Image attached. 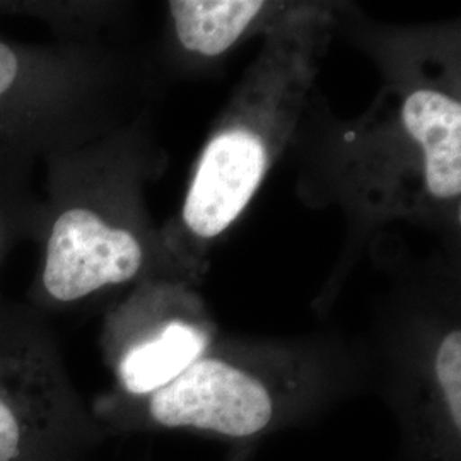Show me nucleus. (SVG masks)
<instances>
[{
	"label": "nucleus",
	"instance_id": "f257e3e1",
	"mask_svg": "<svg viewBox=\"0 0 461 461\" xmlns=\"http://www.w3.org/2000/svg\"><path fill=\"white\" fill-rule=\"evenodd\" d=\"M383 84L363 115L312 146L304 194L357 230L393 221L460 226V43L453 30L379 34Z\"/></svg>",
	"mask_w": 461,
	"mask_h": 461
},
{
	"label": "nucleus",
	"instance_id": "f03ea898",
	"mask_svg": "<svg viewBox=\"0 0 461 461\" xmlns=\"http://www.w3.org/2000/svg\"><path fill=\"white\" fill-rule=\"evenodd\" d=\"M159 161L135 116L43 163L40 260L28 289L33 310L66 313L165 277L161 228L146 200Z\"/></svg>",
	"mask_w": 461,
	"mask_h": 461
},
{
	"label": "nucleus",
	"instance_id": "7ed1b4c3",
	"mask_svg": "<svg viewBox=\"0 0 461 461\" xmlns=\"http://www.w3.org/2000/svg\"><path fill=\"white\" fill-rule=\"evenodd\" d=\"M339 24L325 4H293L264 34L198 152L182 209L161 228L165 276L194 284L209 248L247 212L296 139Z\"/></svg>",
	"mask_w": 461,
	"mask_h": 461
},
{
	"label": "nucleus",
	"instance_id": "20e7f679",
	"mask_svg": "<svg viewBox=\"0 0 461 461\" xmlns=\"http://www.w3.org/2000/svg\"><path fill=\"white\" fill-rule=\"evenodd\" d=\"M350 376L346 359L318 342L219 337L159 392L131 402L98 398L89 409L106 434L192 432L251 445L327 411Z\"/></svg>",
	"mask_w": 461,
	"mask_h": 461
},
{
	"label": "nucleus",
	"instance_id": "39448f33",
	"mask_svg": "<svg viewBox=\"0 0 461 461\" xmlns=\"http://www.w3.org/2000/svg\"><path fill=\"white\" fill-rule=\"evenodd\" d=\"M131 81L125 60L84 38L33 43L0 32V166L45 163L131 122Z\"/></svg>",
	"mask_w": 461,
	"mask_h": 461
},
{
	"label": "nucleus",
	"instance_id": "423d86ee",
	"mask_svg": "<svg viewBox=\"0 0 461 461\" xmlns=\"http://www.w3.org/2000/svg\"><path fill=\"white\" fill-rule=\"evenodd\" d=\"M106 436L47 316L0 296V461H81Z\"/></svg>",
	"mask_w": 461,
	"mask_h": 461
},
{
	"label": "nucleus",
	"instance_id": "0eeeda50",
	"mask_svg": "<svg viewBox=\"0 0 461 461\" xmlns=\"http://www.w3.org/2000/svg\"><path fill=\"white\" fill-rule=\"evenodd\" d=\"M219 339L214 320L190 282L152 277L116 297L101 330L113 384L99 398L131 402L152 395Z\"/></svg>",
	"mask_w": 461,
	"mask_h": 461
},
{
	"label": "nucleus",
	"instance_id": "6e6552de",
	"mask_svg": "<svg viewBox=\"0 0 461 461\" xmlns=\"http://www.w3.org/2000/svg\"><path fill=\"white\" fill-rule=\"evenodd\" d=\"M393 361L402 461H461L460 320L453 312L412 320Z\"/></svg>",
	"mask_w": 461,
	"mask_h": 461
},
{
	"label": "nucleus",
	"instance_id": "1a4fd4ad",
	"mask_svg": "<svg viewBox=\"0 0 461 461\" xmlns=\"http://www.w3.org/2000/svg\"><path fill=\"white\" fill-rule=\"evenodd\" d=\"M293 4L267 0H171L166 4L176 45L200 60H214L265 34Z\"/></svg>",
	"mask_w": 461,
	"mask_h": 461
},
{
	"label": "nucleus",
	"instance_id": "9d476101",
	"mask_svg": "<svg viewBox=\"0 0 461 461\" xmlns=\"http://www.w3.org/2000/svg\"><path fill=\"white\" fill-rule=\"evenodd\" d=\"M34 166H0V265L23 241H36L41 230V195L33 186Z\"/></svg>",
	"mask_w": 461,
	"mask_h": 461
},
{
	"label": "nucleus",
	"instance_id": "9b49d317",
	"mask_svg": "<svg viewBox=\"0 0 461 461\" xmlns=\"http://www.w3.org/2000/svg\"><path fill=\"white\" fill-rule=\"evenodd\" d=\"M253 460V447L251 445H241L234 447L228 456V461H251Z\"/></svg>",
	"mask_w": 461,
	"mask_h": 461
}]
</instances>
